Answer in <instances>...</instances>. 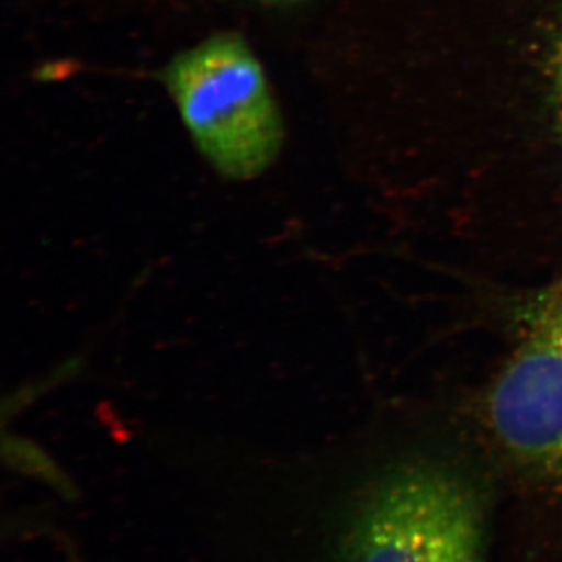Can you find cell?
Returning a JSON list of instances; mask_svg holds the SVG:
<instances>
[{
    "label": "cell",
    "instance_id": "1",
    "mask_svg": "<svg viewBox=\"0 0 562 562\" xmlns=\"http://www.w3.org/2000/svg\"><path fill=\"white\" fill-rule=\"evenodd\" d=\"M486 525L472 479L442 462H405L355 506L342 562H484Z\"/></svg>",
    "mask_w": 562,
    "mask_h": 562
},
{
    "label": "cell",
    "instance_id": "4",
    "mask_svg": "<svg viewBox=\"0 0 562 562\" xmlns=\"http://www.w3.org/2000/svg\"><path fill=\"white\" fill-rule=\"evenodd\" d=\"M5 454L11 464L22 471L44 476L50 483L61 484L60 472L57 471L50 458L27 439L16 438V436L5 438Z\"/></svg>",
    "mask_w": 562,
    "mask_h": 562
},
{
    "label": "cell",
    "instance_id": "3",
    "mask_svg": "<svg viewBox=\"0 0 562 562\" xmlns=\"http://www.w3.org/2000/svg\"><path fill=\"white\" fill-rule=\"evenodd\" d=\"M503 457L532 480L562 486V272L525 306L516 346L484 397Z\"/></svg>",
    "mask_w": 562,
    "mask_h": 562
},
{
    "label": "cell",
    "instance_id": "6",
    "mask_svg": "<svg viewBox=\"0 0 562 562\" xmlns=\"http://www.w3.org/2000/svg\"><path fill=\"white\" fill-rule=\"evenodd\" d=\"M251 2L271 3V5H279V3L299 2V0H251Z\"/></svg>",
    "mask_w": 562,
    "mask_h": 562
},
{
    "label": "cell",
    "instance_id": "2",
    "mask_svg": "<svg viewBox=\"0 0 562 562\" xmlns=\"http://www.w3.org/2000/svg\"><path fill=\"white\" fill-rule=\"evenodd\" d=\"M165 83L203 157L222 176L249 180L276 161L283 124L260 61L241 36L221 33L181 52Z\"/></svg>",
    "mask_w": 562,
    "mask_h": 562
},
{
    "label": "cell",
    "instance_id": "5",
    "mask_svg": "<svg viewBox=\"0 0 562 562\" xmlns=\"http://www.w3.org/2000/svg\"><path fill=\"white\" fill-rule=\"evenodd\" d=\"M554 103H557V117L562 131V29L554 52Z\"/></svg>",
    "mask_w": 562,
    "mask_h": 562
}]
</instances>
